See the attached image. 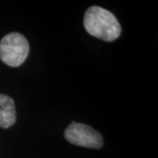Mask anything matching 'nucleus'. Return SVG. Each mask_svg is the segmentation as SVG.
<instances>
[{
    "mask_svg": "<svg viewBox=\"0 0 158 158\" xmlns=\"http://www.w3.org/2000/svg\"><path fill=\"white\" fill-rule=\"evenodd\" d=\"M84 26L88 34L105 41H113L121 34V27L116 17L111 11L99 6L87 9Z\"/></svg>",
    "mask_w": 158,
    "mask_h": 158,
    "instance_id": "nucleus-1",
    "label": "nucleus"
},
{
    "mask_svg": "<svg viewBox=\"0 0 158 158\" xmlns=\"http://www.w3.org/2000/svg\"><path fill=\"white\" fill-rule=\"evenodd\" d=\"M29 54V43L19 33H10L0 41V59L10 67H19Z\"/></svg>",
    "mask_w": 158,
    "mask_h": 158,
    "instance_id": "nucleus-2",
    "label": "nucleus"
},
{
    "mask_svg": "<svg viewBox=\"0 0 158 158\" xmlns=\"http://www.w3.org/2000/svg\"><path fill=\"white\" fill-rule=\"evenodd\" d=\"M64 136L71 144L90 148H100L103 146V137L88 125L72 122L65 129Z\"/></svg>",
    "mask_w": 158,
    "mask_h": 158,
    "instance_id": "nucleus-3",
    "label": "nucleus"
},
{
    "mask_svg": "<svg viewBox=\"0 0 158 158\" xmlns=\"http://www.w3.org/2000/svg\"><path fill=\"white\" fill-rule=\"evenodd\" d=\"M16 122L15 103L11 97L0 94V127L9 128Z\"/></svg>",
    "mask_w": 158,
    "mask_h": 158,
    "instance_id": "nucleus-4",
    "label": "nucleus"
}]
</instances>
